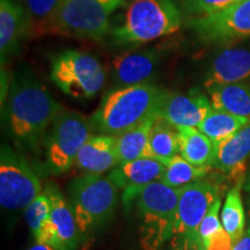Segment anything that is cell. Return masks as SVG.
Listing matches in <instances>:
<instances>
[{"mask_svg":"<svg viewBox=\"0 0 250 250\" xmlns=\"http://www.w3.org/2000/svg\"><path fill=\"white\" fill-rule=\"evenodd\" d=\"M247 204H248V215H249V219H250V196H249L248 201H247Z\"/></svg>","mask_w":250,"mask_h":250,"instance_id":"e575fe53","label":"cell"},{"mask_svg":"<svg viewBox=\"0 0 250 250\" xmlns=\"http://www.w3.org/2000/svg\"><path fill=\"white\" fill-rule=\"evenodd\" d=\"M210 169L211 167H198L190 164L179 154L174 156L167 165L160 181L168 187L182 189L183 187L204 179Z\"/></svg>","mask_w":250,"mask_h":250,"instance_id":"4316f807","label":"cell"},{"mask_svg":"<svg viewBox=\"0 0 250 250\" xmlns=\"http://www.w3.org/2000/svg\"><path fill=\"white\" fill-rule=\"evenodd\" d=\"M44 192L51 201V223L56 232V250H76L79 242V228L71 204L54 184H49Z\"/></svg>","mask_w":250,"mask_h":250,"instance_id":"d6986e66","label":"cell"},{"mask_svg":"<svg viewBox=\"0 0 250 250\" xmlns=\"http://www.w3.org/2000/svg\"><path fill=\"white\" fill-rule=\"evenodd\" d=\"M250 78V49L225 48L218 51L208 62L204 73V86L242 83Z\"/></svg>","mask_w":250,"mask_h":250,"instance_id":"5bb4252c","label":"cell"},{"mask_svg":"<svg viewBox=\"0 0 250 250\" xmlns=\"http://www.w3.org/2000/svg\"><path fill=\"white\" fill-rule=\"evenodd\" d=\"M219 197L217 184L204 179L180 189L176 220L170 239L171 250H198L204 246L199 226Z\"/></svg>","mask_w":250,"mask_h":250,"instance_id":"52a82bcc","label":"cell"},{"mask_svg":"<svg viewBox=\"0 0 250 250\" xmlns=\"http://www.w3.org/2000/svg\"><path fill=\"white\" fill-rule=\"evenodd\" d=\"M180 155L198 167H211L215 144L197 127L179 129ZM212 168V167H211Z\"/></svg>","mask_w":250,"mask_h":250,"instance_id":"603a6c76","label":"cell"},{"mask_svg":"<svg viewBox=\"0 0 250 250\" xmlns=\"http://www.w3.org/2000/svg\"><path fill=\"white\" fill-rule=\"evenodd\" d=\"M166 90L149 83L115 87L103 96L90 118L93 130L118 136L156 116Z\"/></svg>","mask_w":250,"mask_h":250,"instance_id":"7a4b0ae2","label":"cell"},{"mask_svg":"<svg viewBox=\"0 0 250 250\" xmlns=\"http://www.w3.org/2000/svg\"><path fill=\"white\" fill-rule=\"evenodd\" d=\"M118 190L110 177L102 174H83L72 181L68 198L81 235H93L110 220Z\"/></svg>","mask_w":250,"mask_h":250,"instance_id":"5b68a950","label":"cell"},{"mask_svg":"<svg viewBox=\"0 0 250 250\" xmlns=\"http://www.w3.org/2000/svg\"><path fill=\"white\" fill-rule=\"evenodd\" d=\"M179 154V130L158 117L149 132L147 148L144 156L155 159L167 166L174 156Z\"/></svg>","mask_w":250,"mask_h":250,"instance_id":"7402d4cb","label":"cell"},{"mask_svg":"<svg viewBox=\"0 0 250 250\" xmlns=\"http://www.w3.org/2000/svg\"><path fill=\"white\" fill-rule=\"evenodd\" d=\"M62 107L33 73H15L8 90L6 116L9 132L22 145L35 148L44 143L52 122Z\"/></svg>","mask_w":250,"mask_h":250,"instance_id":"6da1fadb","label":"cell"},{"mask_svg":"<svg viewBox=\"0 0 250 250\" xmlns=\"http://www.w3.org/2000/svg\"><path fill=\"white\" fill-rule=\"evenodd\" d=\"M129 0H67L54 24V35L101 42L109 35L112 17Z\"/></svg>","mask_w":250,"mask_h":250,"instance_id":"8992f818","label":"cell"},{"mask_svg":"<svg viewBox=\"0 0 250 250\" xmlns=\"http://www.w3.org/2000/svg\"><path fill=\"white\" fill-rule=\"evenodd\" d=\"M26 221L34 237L40 235L51 220V201L45 192L41 193L26 208Z\"/></svg>","mask_w":250,"mask_h":250,"instance_id":"83f0119b","label":"cell"},{"mask_svg":"<svg viewBox=\"0 0 250 250\" xmlns=\"http://www.w3.org/2000/svg\"><path fill=\"white\" fill-rule=\"evenodd\" d=\"M242 188L245 189V191L250 196V164L247 168V173L245 175V179H243Z\"/></svg>","mask_w":250,"mask_h":250,"instance_id":"d6a6232c","label":"cell"},{"mask_svg":"<svg viewBox=\"0 0 250 250\" xmlns=\"http://www.w3.org/2000/svg\"><path fill=\"white\" fill-rule=\"evenodd\" d=\"M29 250H56L54 247L49 246V245H45V243H40V242H36L35 245L31 246Z\"/></svg>","mask_w":250,"mask_h":250,"instance_id":"836d02e7","label":"cell"},{"mask_svg":"<svg viewBox=\"0 0 250 250\" xmlns=\"http://www.w3.org/2000/svg\"><path fill=\"white\" fill-rule=\"evenodd\" d=\"M195 36L204 43H228L250 37V0H239L220 13L192 18L189 22Z\"/></svg>","mask_w":250,"mask_h":250,"instance_id":"8fae6325","label":"cell"},{"mask_svg":"<svg viewBox=\"0 0 250 250\" xmlns=\"http://www.w3.org/2000/svg\"><path fill=\"white\" fill-rule=\"evenodd\" d=\"M50 79L62 93L74 99H92L103 88L105 72L94 56L66 50L52 59Z\"/></svg>","mask_w":250,"mask_h":250,"instance_id":"ba28073f","label":"cell"},{"mask_svg":"<svg viewBox=\"0 0 250 250\" xmlns=\"http://www.w3.org/2000/svg\"><path fill=\"white\" fill-rule=\"evenodd\" d=\"M212 108L210 99L203 93L165 92L156 116L177 130L198 127Z\"/></svg>","mask_w":250,"mask_h":250,"instance_id":"7c38bea8","label":"cell"},{"mask_svg":"<svg viewBox=\"0 0 250 250\" xmlns=\"http://www.w3.org/2000/svg\"><path fill=\"white\" fill-rule=\"evenodd\" d=\"M158 116H153L131 130L116 137V148L120 164L129 162L144 156L147 148L149 132Z\"/></svg>","mask_w":250,"mask_h":250,"instance_id":"cb8c5ba5","label":"cell"},{"mask_svg":"<svg viewBox=\"0 0 250 250\" xmlns=\"http://www.w3.org/2000/svg\"><path fill=\"white\" fill-rule=\"evenodd\" d=\"M165 164L152 158H142L120 164L108 176L120 190H123V199L130 197L142 188L160 181L166 170Z\"/></svg>","mask_w":250,"mask_h":250,"instance_id":"2e32d148","label":"cell"},{"mask_svg":"<svg viewBox=\"0 0 250 250\" xmlns=\"http://www.w3.org/2000/svg\"><path fill=\"white\" fill-rule=\"evenodd\" d=\"M198 250H208V249L205 248V246H203V247H201V248H199Z\"/></svg>","mask_w":250,"mask_h":250,"instance_id":"d590c367","label":"cell"},{"mask_svg":"<svg viewBox=\"0 0 250 250\" xmlns=\"http://www.w3.org/2000/svg\"><path fill=\"white\" fill-rule=\"evenodd\" d=\"M249 121L248 118L240 117L229 114V112L212 108V110L208 112V116L197 129L206 134L217 146L219 143L239 131Z\"/></svg>","mask_w":250,"mask_h":250,"instance_id":"d4e9b609","label":"cell"},{"mask_svg":"<svg viewBox=\"0 0 250 250\" xmlns=\"http://www.w3.org/2000/svg\"><path fill=\"white\" fill-rule=\"evenodd\" d=\"M182 13L175 0H129L109 35L116 45H137L175 34Z\"/></svg>","mask_w":250,"mask_h":250,"instance_id":"3957f363","label":"cell"},{"mask_svg":"<svg viewBox=\"0 0 250 250\" xmlns=\"http://www.w3.org/2000/svg\"><path fill=\"white\" fill-rule=\"evenodd\" d=\"M28 36L26 7L20 0H0V55L1 62L14 55Z\"/></svg>","mask_w":250,"mask_h":250,"instance_id":"e0dca14e","label":"cell"},{"mask_svg":"<svg viewBox=\"0 0 250 250\" xmlns=\"http://www.w3.org/2000/svg\"><path fill=\"white\" fill-rule=\"evenodd\" d=\"M212 107L250 120V83H234L208 89Z\"/></svg>","mask_w":250,"mask_h":250,"instance_id":"ffe728a7","label":"cell"},{"mask_svg":"<svg viewBox=\"0 0 250 250\" xmlns=\"http://www.w3.org/2000/svg\"><path fill=\"white\" fill-rule=\"evenodd\" d=\"M120 165L116 137L93 134L78 153L76 166L85 174H103Z\"/></svg>","mask_w":250,"mask_h":250,"instance_id":"ac0fdd59","label":"cell"},{"mask_svg":"<svg viewBox=\"0 0 250 250\" xmlns=\"http://www.w3.org/2000/svg\"><path fill=\"white\" fill-rule=\"evenodd\" d=\"M234 241L226 230L221 229L211 236L205 243V248L208 250H232Z\"/></svg>","mask_w":250,"mask_h":250,"instance_id":"4dcf8cb0","label":"cell"},{"mask_svg":"<svg viewBox=\"0 0 250 250\" xmlns=\"http://www.w3.org/2000/svg\"><path fill=\"white\" fill-rule=\"evenodd\" d=\"M250 159V121L215 146L212 168L242 181L247 173V162Z\"/></svg>","mask_w":250,"mask_h":250,"instance_id":"9a60e30c","label":"cell"},{"mask_svg":"<svg viewBox=\"0 0 250 250\" xmlns=\"http://www.w3.org/2000/svg\"><path fill=\"white\" fill-rule=\"evenodd\" d=\"M239 0H182L184 8L193 18L210 17L220 13Z\"/></svg>","mask_w":250,"mask_h":250,"instance_id":"f1b7e54d","label":"cell"},{"mask_svg":"<svg viewBox=\"0 0 250 250\" xmlns=\"http://www.w3.org/2000/svg\"><path fill=\"white\" fill-rule=\"evenodd\" d=\"M180 189L156 181L124 198L133 205L139 220L140 245L144 250H160L173 236Z\"/></svg>","mask_w":250,"mask_h":250,"instance_id":"277c9868","label":"cell"},{"mask_svg":"<svg viewBox=\"0 0 250 250\" xmlns=\"http://www.w3.org/2000/svg\"><path fill=\"white\" fill-rule=\"evenodd\" d=\"M92 131V123L85 115L62 109L52 122L43 143L49 169L57 174L70 169L83 144L93 136Z\"/></svg>","mask_w":250,"mask_h":250,"instance_id":"9c48e42d","label":"cell"},{"mask_svg":"<svg viewBox=\"0 0 250 250\" xmlns=\"http://www.w3.org/2000/svg\"><path fill=\"white\" fill-rule=\"evenodd\" d=\"M67 0H23L28 17V37L54 35L57 15Z\"/></svg>","mask_w":250,"mask_h":250,"instance_id":"44dd1931","label":"cell"},{"mask_svg":"<svg viewBox=\"0 0 250 250\" xmlns=\"http://www.w3.org/2000/svg\"><path fill=\"white\" fill-rule=\"evenodd\" d=\"M242 183L243 180L237 181L236 186L228 191L221 210L223 228L229 234L234 242L237 241L246 230V212L241 195Z\"/></svg>","mask_w":250,"mask_h":250,"instance_id":"484cf974","label":"cell"},{"mask_svg":"<svg viewBox=\"0 0 250 250\" xmlns=\"http://www.w3.org/2000/svg\"><path fill=\"white\" fill-rule=\"evenodd\" d=\"M232 250H250V226L245 230L242 236L234 242Z\"/></svg>","mask_w":250,"mask_h":250,"instance_id":"1f68e13d","label":"cell"},{"mask_svg":"<svg viewBox=\"0 0 250 250\" xmlns=\"http://www.w3.org/2000/svg\"><path fill=\"white\" fill-rule=\"evenodd\" d=\"M39 177L21 155L7 145L0 153V204L8 211L26 210L41 195Z\"/></svg>","mask_w":250,"mask_h":250,"instance_id":"30bf717a","label":"cell"},{"mask_svg":"<svg viewBox=\"0 0 250 250\" xmlns=\"http://www.w3.org/2000/svg\"><path fill=\"white\" fill-rule=\"evenodd\" d=\"M220 208L221 198L219 197L217 201L213 203V205L211 206L210 210L208 211V213L203 219L201 226H199V235H201V239L204 242V245L211 236H213L215 233L223 229V224H221V220L219 219Z\"/></svg>","mask_w":250,"mask_h":250,"instance_id":"f546056e","label":"cell"},{"mask_svg":"<svg viewBox=\"0 0 250 250\" xmlns=\"http://www.w3.org/2000/svg\"><path fill=\"white\" fill-rule=\"evenodd\" d=\"M161 52L155 49L126 51L111 62V77L116 87L149 83L161 62Z\"/></svg>","mask_w":250,"mask_h":250,"instance_id":"4fadbf2b","label":"cell"}]
</instances>
